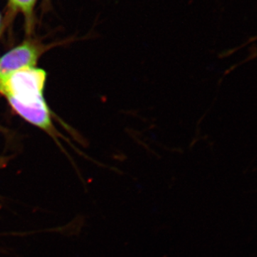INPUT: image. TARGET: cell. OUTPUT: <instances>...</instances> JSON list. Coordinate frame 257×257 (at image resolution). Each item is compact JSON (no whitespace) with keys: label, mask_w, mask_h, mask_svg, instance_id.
I'll return each mask as SVG.
<instances>
[{"label":"cell","mask_w":257,"mask_h":257,"mask_svg":"<svg viewBox=\"0 0 257 257\" xmlns=\"http://www.w3.org/2000/svg\"><path fill=\"white\" fill-rule=\"evenodd\" d=\"M38 0H9L10 7L13 12L22 13L26 20L28 30L33 25L34 10Z\"/></svg>","instance_id":"obj_3"},{"label":"cell","mask_w":257,"mask_h":257,"mask_svg":"<svg viewBox=\"0 0 257 257\" xmlns=\"http://www.w3.org/2000/svg\"><path fill=\"white\" fill-rule=\"evenodd\" d=\"M45 50L40 42L27 40L7 52L0 59V80L18 71L35 67Z\"/></svg>","instance_id":"obj_2"},{"label":"cell","mask_w":257,"mask_h":257,"mask_svg":"<svg viewBox=\"0 0 257 257\" xmlns=\"http://www.w3.org/2000/svg\"><path fill=\"white\" fill-rule=\"evenodd\" d=\"M46 72L33 68L18 71L0 80V92L23 119L53 135L51 114L43 91Z\"/></svg>","instance_id":"obj_1"},{"label":"cell","mask_w":257,"mask_h":257,"mask_svg":"<svg viewBox=\"0 0 257 257\" xmlns=\"http://www.w3.org/2000/svg\"><path fill=\"white\" fill-rule=\"evenodd\" d=\"M2 29V18H1V14H0V31H1Z\"/></svg>","instance_id":"obj_4"}]
</instances>
